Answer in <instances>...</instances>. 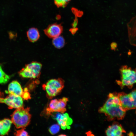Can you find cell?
Instances as JSON below:
<instances>
[{"mask_svg": "<svg viewBox=\"0 0 136 136\" xmlns=\"http://www.w3.org/2000/svg\"><path fill=\"white\" fill-rule=\"evenodd\" d=\"M64 86V80L61 78L50 80L42 86L46 92L47 96L50 99L57 95L61 91Z\"/></svg>", "mask_w": 136, "mask_h": 136, "instance_id": "277c9868", "label": "cell"}, {"mask_svg": "<svg viewBox=\"0 0 136 136\" xmlns=\"http://www.w3.org/2000/svg\"><path fill=\"white\" fill-rule=\"evenodd\" d=\"M52 43L55 47L60 49L64 46L65 42L63 37L59 36L53 39Z\"/></svg>", "mask_w": 136, "mask_h": 136, "instance_id": "2e32d148", "label": "cell"}, {"mask_svg": "<svg viewBox=\"0 0 136 136\" xmlns=\"http://www.w3.org/2000/svg\"><path fill=\"white\" fill-rule=\"evenodd\" d=\"M10 78V76L4 72L1 66L0 65V84L7 83Z\"/></svg>", "mask_w": 136, "mask_h": 136, "instance_id": "e0dca14e", "label": "cell"}, {"mask_svg": "<svg viewBox=\"0 0 136 136\" xmlns=\"http://www.w3.org/2000/svg\"><path fill=\"white\" fill-rule=\"evenodd\" d=\"M0 103L7 105L9 109H17L23 107L22 97L19 96L9 94L5 98L0 97Z\"/></svg>", "mask_w": 136, "mask_h": 136, "instance_id": "ba28073f", "label": "cell"}, {"mask_svg": "<svg viewBox=\"0 0 136 136\" xmlns=\"http://www.w3.org/2000/svg\"><path fill=\"white\" fill-rule=\"evenodd\" d=\"M28 90L27 88H25L24 90V92L22 97L25 100H27L31 98L30 95Z\"/></svg>", "mask_w": 136, "mask_h": 136, "instance_id": "44dd1931", "label": "cell"}, {"mask_svg": "<svg viewBox=\"0 0 136 136\" xmlns=\"http://www.w3.org/2000/svg\"><path fill=\"white\" fill-rule=\"evenodd\" d=\"M29 110V108L22 107L16 109L11 115V120L17 128H25L29 124L31 117Z\"/></svg>", "mask_w": 136, "mask_h": 136, "instance_id": "7a4b0ae2", "label": "cell"}, {"mask_svg": "<svg viewBox=\"0 0 136 136\" xmlns=\"http://www.w3.org/2000/svg\"><path fill=\"white\" fill-rule=\"evenodd\" d=\"M117 44L115 42L112 43L111 45V49L112 50H115L117 47Z\"/></svg>", "mask_w": 136, "mask_h": 136, "instance_id": "7402d4cb", "label": "cell"}, {"mask_svg": "<svg viewBox=\"0 0 136 136\" xmlns=\"http://www.w3.org/2000/svg\"><path fill=\"white\" fill-rule=\"evenodd\" d=\"M59 136H66V135L65 134H60L59 135Z\"/></svg>", "mask_w": 136, "mask_h": 136, "instance_id": "d4e9b609", "label": "cell"}, {"mask_svg": "<svg viewBox=\"0 0 136 136\" xmlns=\"http://www.w3.org/2000/svg\"><path fill=\"white\" fill-rule=\"evenodd\" d=\"M7 93L9 94L19 96L22 97L24 90L19 83L17 81H12L9 85Z\"/></svg>", "mask_w": 136, "mask_h": 136, "instance_id": "7c38bea8", "label": "cell"}, {"mask_svg": "<svg viewBox=\"0 0 136 136\" xmlns=\"http://www.w3.org/2000/svg\"><path fill=\"white\" fill-rule=\"evenodd\" d=\"M60 125L58 124H55L52 125L49 128V130L52 134H55L58 132L60 129Z\"/></svg>", "mask_w": 136, "mask_h": 136, "instance_id": "ac0fdd59", "label": "cell"}, {"mask_svg": "<svg viewBox=\"0 0 136 136\" xmlns=\"http://www.w3.org/2000/svg\"><path fill=\"white\" fill-rule=\"evenodd\" d=\"M135 113L136 114V111H135Z\"/></svg>", "mask_w": 136, "mask_h": 136, "instance_id": "484cf974", "label": "cell"}, {"mask_svg": "<svg viewBox=\"0 0 136 136\" xmlns=\"http://www.w3.org/2000/svg\"><path fill=\"white\" fill-rule=\"evenodd\" d=\"M27 35L29 41L32 42L37 41L40 37L39 31L35 27L29 28L27 32Z\"/></svg>", "mask_w": 136, "mask_h": 136, "instance_id": "9a60e30c", "label": "cell"}, {"mask_svg": "<svg viewBox=\"0 0 136 136\" xmlns=\"http://www.w3.org/2000/svg\"><path fill=\"white\" fill-rule=\"evenodd\" d=\"M25 128L16 131L14 133L15 135L17 136H29L28 132L24 130Z\"/></svg>", "mask_w": 136, "mask_h": 136, "instance_id": "ffe728a7", "label": "cell"}, {"mask_svg": "<svg viewBox=\"0 0 136 136\" xmlns=\"http://www.w3.org/2000/svg\"><path fill=\"white\" fill-rule=\"evenodd\" d=\"M136 22V17L133 18ZM128 25L129 41L132 45L136 46V23L133 19Z\"/></svg>", "mask_w": 136, "mask_h": 136, "instance_id": "4fadbf2b", "label": "cell"}, {"mask_svg": "<svg viewBox=\"0 0 136 136\" xmlns=\"http://www.w3.org/2000/svg\"><path fill=\"white\" fill-rule=\"evenodd\" d=\"M68 98L64 97L57 99L51 100L45 110L46 114L47 115H51L53 112H58L61 113H64L66 111L65 108Z\"/></svg>", "mask_w": 136, "mask_h": 136, "instance_id": "52a82bcc", "label": "cell"}, {"mask_svg": "<svg viewBox=\"0 0 136 136\" xmlns=\"http://www.w3.org/2000/svg\"><path fill=\"white\" fill-rule=\"evenodd\" d=\"M12 123L11 120L8 118H5L0 120V135H7Z\"/></svg>", "mask_w": 136, "mask_h": 136, "instance_id": "5bb4252c", "label": "cell"}, {"mask_svg": "<svg viewBox=\"0 0 136 136\" xmlns=\"http://www.w3.org/2000/svg\"><path fill=\"white\" fill-rule=\"evenodd\" d=\"M117 95L125 110L136 109V89L129 94L122 92L117 93Z\"/></svg>", "mask_w": 136, "mask_h": 136, "instance_id": "8992f818", "label": "cell"}, {"mask_svg": "<svg viewBox=\"0 0 136 136\" xmlns=\"http://www.w3.org/2000/svg\"><path fill=\"white\" fill-rule=\"evenodd\" d=\"M52 116L57 121L58 124L62 129L64 130L66 128L68 129L70 128V125L72 124L73 120L69 117L67 113L61 114L57 113L52 114Z\"/></svg>", "mask_w": 136, "mask_h": 136, "instance_id": "9c48e42d", "label": "cell"}, {"mask_svg": "<svg viewBox=\"0 0 136 136\" xmlns=\"http://www.w3.org/2000/svg\"><path fill=\"white\" fill-rule=\"evenodd\" d=\"M126 132L121 125L118 123L114 122L109 126L106 131L108 136H121Z\"/></svg>", "mask_w": 136, "mask_h": 136, "instance_id": "8fae6325", "label": "cell"}, {"mask_svg": "<svg viewBox=\"0 0 136 136\" xmlns=\"http://www.w3.org/2000/svg\"><path fill=\"white\" fill-rule=\"evenodd\" d=\"M98 111L100 113H104L109 121L123 119L126 112L122 108L116 93H110L106 101Z\"/></svg>", "mask_w": 136, "mask_h": 136, "instance_id": "6da1fadb", "label": "cell"}, {"mask_svg": "<svg viewBox=\"0 0 136 136\" xmlns=\"http://www.w3.org/2000/svg\"><path fill=\"white\" fill-rule=\"evenodd\" d=\"M44 31L48 37L53 39L60 35L62 27L60 24L54 23L49 25Z\"/></svg>", "mask_w": 136, "mask_h": 136, "instance_id": "30bf717a", "label": "cell"}, {"mask_svg": "<svg viewBox=\"0 0 136 136\" xmlns=\"http://www.w3.org/2000/svg\"><path fill=\"white\" fill-rule=\"evenodd\" d=\"M121 80H117V84L121 87L127 86L131 88L136 84V68L132 69L127 65H122L120 67Z\"/></svg>", "mask_w": 136, "mask_h": 136, "instance_id": "3957f363", "label": "cell"}, {"mask_svg": "<svg viewBox=\"0 0 136 136\" xmlns=\"http://www.w3.org/2000/svg\"><path fill=\"white\" fill-rule=\"evenodd\" d=\"M76 29H72L71 30V31L72 33L73 34H74L75 33L76 31Z\"/></svg>", "mask_w": 136, "mask_h": 136, "instance_id": "603a6c76", "label": "cell"}, {"mask_svg": "<svg viewBox=\"0 0 136 136\" xmlns=\"http://www.w3.org/2000/svg\"><path fill=\"white\" fill-rule=\"evenodd\" d=\"M42 64L37 61L26 64L18 72L19 76L24 78H39L41 74Z\"/></svg>", "mask_w": 136, "mask_h": 136, "instance_id": "5b68a950", "label": "cell"}, {"mask_svg": "<svg viewBox=\"0 0 136 136\" xmlns=\"http://www.w3.org/2000/svg\"><path fill=\"white\" fill-rule=\"evenodd\" d=\"M128 135L129 136H133L134 135L133 133L132 132H130Z\"/></svg>", "mask_w": 136, "mask_h": 136, "instance_id": "cb8c5ba5", "label": "cell"}, {"mask_svg": "<svg viewBox=\"0 0 136 136\" xmlns=\"http://www.w3.org/2000/svg\"><path fill=\"white\" fill-rule=\"evenodd\" d=\"M70 0H54L55 5L58 7H64Z\"/></svg>", "mask_w": 136, "mask_h": 136, "instance_id": "d6986e66", "label": "cell"}]
</instances>
